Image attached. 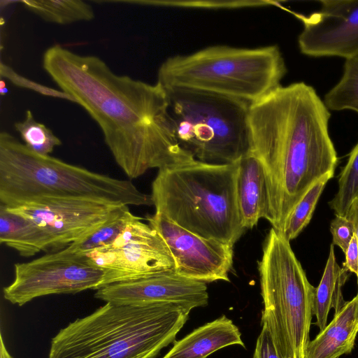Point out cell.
Segmentation results:
<instances>
[{
  "label": "cell",
  "instance_id": "obj_1",
  "mask_svg": "<svg viewBox=\"0 0 358 358\" xmlns=\"http://www.w3.org/2000/svg\"><path fill=\"white\" fill-rule=\"evenodd\" d=\"M43 66L96 122L115 162L129 179L194 158L177 140L166 92L158 83L117 75L99 57L59 45L45 52Z\"/></svg>",
  "mask_w": 358,
  "mask_h": 358
},
{
  "label": "cell",
  "instance_id": "obj_2",
  "mask_svg": "<svg viewBox=\"0 0 358 358\" xmlns=\"http://www.w3.org/2000/svg\"><path fill=\"white\" fill-rule=\"evenodd\" d=\"M330 116L315 89L303 82L281 85L250 105V151L267 173V220L280 232L308 190L334 176L338 157L328 130Z\"/></svg>",
  "mask_w": 358,
  "mask_h": 358
},
{
  "label": "cell",
  "instance_id": "obj_3",
  "mask_svg": "<svg viewBox=\"0 0 358 358\" xmlns=\"http://www.w3.org/2000/svg\"><path fill=\"white\" fill-rule=\"evenodd\" d=\"M192 310L176 303H106L52 338L48 358H155Z\"/></svg>",
  "mask_w": 358,
  "mask_h": 358
},
{
  "label": "cell",
  "instance_id": "obj_4",
  "mask_svg": "<svg viewBox=\"0 0 358 358\" xmlns=\"http://www.w3.org/2000/svg\"><path fill=\"white\" fill-rule=\"evenodd\" d=\"M238 162L196 159L158 170L152 183L155 213L205 238L234 245L245 229L236 199Z\"/></svg>",
  "mask_w": 358,
  "mask_h": 358
},
{
  "label": "cell",
  "instance_id": "obj_5",
  "mask_svg": "<svg viewBox=\"0 0 358 358\" xmlns=\"http://www.w3.org/2000/svg\"><path fill=\"white\" fill-rule=\"evenodd\" d=\"M42 197H77L115 205L151 206L150 194L121 180L41 155L0 134V204L16 208Z\"/></svg>",
  "mask_w": 358,
  "mask_h": 358
},
{
  "label": "cell",
  "instance_id": "obj_6",
  "mask_svg": "<svg viewBox=\"0 0 358 358\" xmlns=\"http://www.w3.org/2000/svg\"><path fill=\"white\" fill-rule=\"evenodd\" d=\"M287 72L277 45L256 48L213 45L167 58L157 82L227 96L253 103L281 86Z\"/></svg>",
  "mask_w": 358,
  "mask_h": 358
},
{
  "label": "cell",
  "instance_id": "obj_7",
  "mask_svg": "<svg viewBox=\"0 0 358 358\" xmlns=\"http://www.w3.org/2000/svg\"><path fill=\"white\" fill-rule=\"evenodd\" d=\"M164 89L177 140L196 159L232 164L250 150L251 103L196 90Z\"/></svg>",
  "mask_w": 358,
  "mask_h": 358
},
{
  "label": "cell",
  "instance_id": "obj_8",
  "mask_svg": "<svg viewBox=\"0 0 358 358\" xmlns=\"http://www.w3.org/2000/svg\"><path fill=\"white\" fill-rule=\"evenodd\" d=\"M264 308L261 324L267 326L282 358H304L310 343L315 287L282 232L271 228L259 264Z\"/></svg>",
  "mask_w": 358,
  "mask_h": 358
},
{
  "label": "cell",
  "instance_id": "obj_9",
  "mask_svg": "<svg viewBox=\"0 0 358 358\" xmlns=\"http://www.w3.org/2000/svg\"><path fill=\"white\" fill-rule=\"evenodd\" d=\"M141 220L137 216L131 220L110 245L80 256L103 271L100 288L175 270L174 259L164 240Z\"/></svg>",
  "mask_w": 358,
  "mask_h": 358
},
{
  "label": "cell",
  "instance_id": "obj_10",
  "mask_svg": "<svg viewBox=\"0 0 358 358\" xmlns=\"http://www.w3.org/2000/svg\"><path fill=\"white\" fill-rule=\"evenodd\" d=\"M103 271L82 257L59 252L14 264V279L3 289L5 299L22 306L34 299L50 294H76L100 288Z\"/></svg>",
  "mask_w": 358,
  "mask_h": 358
},
{
  "label": "cell",
  "instance_id": "obj_11",
  "mask_svg": "<svg viewBox=\"0 0 358 358\" xmlns=\"http://www.w3.org/2000/svg\"><path fill=\"white\" fill-rule=\"evenodd\" d=\"M121 206L85 198L42 197L8 208L39 225L57 252L92 233Z\"/></svg>",
  "mask_w": 358,
  "mask_h": 358
},
{
  "label": "cell",
  "instance_id": "obj_12",
  "mask_svg": "<svg viewBox=\"0 0 358 358\" xmlns=\"http://www.w3.org/2000/svg\"><path fill=\"white\" fill-rule=\"evenodd\" d=\"M146 220L166 243L177 273L206 283L230 281L234 245L201 237L158 213L148 215Z\"/></svg>",
  "mask_w": 358,
  "mask_h": 358
},
{
  "label": "cell",
  "instance_id": "obj_13",
  "mask_svg": "<svg viewBox=\"0 0 358 358\" xmlns=\"http://www.w3.org/2000/svg\"><path fill=\"white\" fill-rule=\"evenodd\" d=\"M308 16L296 14L303 29L298 38L301 52L308 56L348 59L358 54V0H323Z\"/></svg>",
  "mask_w": 358,
  "mask_h": 358
},
{
  "label": "cell",
  "instance_id": "obj_14",
  "mask_svg": "<svg viewBox=\"0 0 358 358\" xmlns=\"http://www.w3.org/2000/svg\"><path fill=\"white\" fill-rule=\"evenodd\" d=\"M95 298L119 305L176 303L190 310L206 306V283L165 271L138 279L114 283L96 290Z\"/></svg>",
  "mask_w": 358,
  "mask_h": 358
},
{
  "label": "cell",
  "instance_id": "obj_15",
  "mask_svg": "<svg viewBox=\"0 0 358 358\" xmlns=\"http://www.w3.org/2000/svg\"><path fill=\"white\" fill-rule=\"evenodd\" d=\"M238 207L245 229L255 227L259 219H268L269 194L266 169L250 150L238 162L236 176Z\"/></svg>",
  "mask_w": 358,
  "mask_h": 358
},
{
  "label": "cell",
  "instance_id": "obj_16",
  "mask_svg": "<svg viewBox=\"0 0 358 358\" xmlns=\"http://www.w3.org/2000/svg\"><path fill=\"white\" fill-rule=\"evenodd\" d=\"M234 345L245 348L238 327L222 315L175 341L162 358H206L222 348Z\"/></svg>",
  "mask_w": 358,
  "mask_h": 358
},
{
  "label": "cell",
  "instance_id": "obj_17",
  "mask_svg": "<svg viewBox=\"0 0 358 358\" xmlns=\"http://www.w3.org/2000/svg\"><path fill=\"white\" fill-rule=\"evenodd\" d=\"M358 334V292L308 343L304 358H339L352 350Z\"/></svg>",
  "mask_w": 358,
  "mask_h": 358
},
{
  "label": "cell",
  "instance_id": "obj_18",
  "mask_svg": "<svg viewBox=\"0 0 358 358\" xmlns=\"http://www.w3.org/2000/svg\"><path fill=\"white\" fill-rule=\"evenodd\" d=\"M0 243L29 257L51 250L47 233L32 220L0 204Z\"/></svg>",
  "mask_w": 358,
  "mask_h": 358
},
{
  "label": "cell",
  "instance_id": "obj_19",
  "mask_svg": "<svg viewBox=\"0 0 358 358\" xmlns=\"http://www.w3.org/2000/svg\"><path fill=\"white\" fill-rule=\"evenodd\" d=\"M350 276V272L341 267L336 262L334 245L330 251L319 285L315 287L313 297V315L315 316V324L320 331L327 324L331 309L337 313L347 303L343 299V287Z\"/></svg>",
  "mask_w": 358,
  "mask_h": 358
},
{
  "label": "cell",
  "instance_id": "obj_20",
  "mask_svg": "<svg viewBox=\"0 0 358 358\" xmlns=\"http://www.w3.org/2000/svg\"><path fill=\"white\" fill-rule=\"evenodd\" d=\"M137 216L131 213L128 206L122 205L104 224L92 233L57 252L66 256L80 257L87 252L108 245Z\"/></svg>",
  "mask_w": 358,
  "mask_h": 358
},
{
  "label": "cell",
  "instance_id": "obj_21",
  "mask_svg": "<svg viewBox=\"0 0 358 358\" xmlns=\"http://www.w3.org/2000/svg\"><path fill=\"white\" fill-rule=\"evenodd\" d=\"M29 11L46 22L67 24L90 21L94 17L92 7L80 0H22Z\"/></svg>",
  "mask_w": 358,
  "mask_h": 358
},
{
  "label": "cell",
  "instance_id": "obj_22",
  "mask_svg": "<svg viewBox=\"0 0 358 358\" xmlns=\"http://www.w3.org/2000/svg\"><path fill=\"white\" fill-rule=\"evenodd\" d=\"M324 103L331 110L358 113V54L346 59L343 76L326 94Z\"/></svg>",
  "mask_w": 358,
  "mask_h": 358
},
{
  "label": "cell",
  "instance_id": "obj_23",
  "mask_svg": "<svg viewBox=\"0 0 358 358\" xmlns=\"http://www.w3.org/2000/svg\"><path fill=\"white\" fill-rule=\"evenodd\" d=\"M331 178L333 177L328 176L317 181L294 206L287 219L282 231L288 241L290 242L296 238L308 224L319 198L327 182Z\"/></svg>",
  "mask_w": 358,
  "mask_h": 358
},
{
  "label": "cell",
  "instance_id": "obj_24",
  "mask_svg": "<svg viewBox=\"0 0 358 358\" xmlns=\"http://www.w3.org/2000/svg\"><path fill=\"white\" fill-rule=\"evenodd\" d=\"M338 191L329 205L336 215L345 216L352 201L358 196V143L338 176Z\"/></svg>",
  "mask_w": 358,
  "mask_h": 358
},
{
  "label": "cell",
  "instance_id": "obj_25",
  "mask_svg": "<svg viewBox=\"0 0 358 358\" xmlns=\"http://www.w3.org/2000/svg\"><path fill=\"white\" fill-rule=\"evenodd\" d=\"M15 128L19 132L24 145L41 155H50L55 147L62 143L50 129L35 120L29 110L26 111L23 121L15 124Z\"/></svg>",
  "mask_w": 358,
  "mask_h": 358
},
{
  "label": "cell",
  "instance_id": "obj_26",
  "mask_svg": "<svg viewBox=\"0 0 358 358\" xmlns=\"http://www.w3.org/2000/svg\"><path fill=\"white\" fill-rule=\"evenodd\" d=\"M0 75L1 78H5L15 86L29 89L45 96L66 99L76 103V100L65 92L32 81L18 74L11 67L2 62L0 64Z\"/></svg>",
  "mask_w": 358,
  "mask_h": 358
},
{
  "label": "cell",
  "instance_id": "obj_27",
  "mask_svg": "<svg viewBox=\"0 0 358 358\" xmlns=\"http://www.w3.org/2000/svg\"><path fill=\"white\" fill-rule=\"evenodd\" d=\"M332 244L339 247L345 253L350 241L355 235L352 222L345 216L336 215L330 224Z\"/></svg>",
  "mask_w": 358,
  "mask_h": 358
},
{
  "label": "cell",
  "instance_id": "obj_28",
  "mask_svg": "<svg viewBox=\"0 0 358 358\" xmlns=\"http://www.w3.org/2000/svg\"><path fill=\"white\" fill-rule=\"evenodd\" d=\"M252 358H282L279 353L267 326L262 325Z\"/></svg>",
  "mask_w": 358,
  "mask_h": 358
},
{
  "label": "cell",
  "instance_id": "obj_29",
  "mask_svg": "<svg viewBox=\"0 0 358 358\" xmlns=\"http://www.w3.org/2000/svg\"><path fill=\"white\" fill-rule=\"evenodd\" d=\"M345 259L343 267L350 273L358 275V241L355 234L350 241L345 252Z\"/></svg>",
  "mask_w": 358,
  "mask_h": 358
},
{
  "label": "cell",
  "instance_id": "obj_30",
  "mask_svg": "<svg viewBox=\"0 0 358 358\" xmlns=\"http://www.w3.org/2000/svg\"><path fill=\"white\" fill-rule=\"evenodd\" d=\"M345 217L353 224L355 234L358 241V196L352 201ZM357 282L358 286V275H357Z\"/></svg>",
  "mask_w": 358,
  "mask_h": 358
},
{
  "label": "cell",
  "instance_id": "obj_31",
  "mask_svg": "<svg viewBox=\"0 0 358 358\" xmlns=\"http://www.w3.org/2000/svg\"><path fill=\"white\" fill-rule=\"evenodd\" d=\"M0 358H13L6 348L1 334L0 335Z\"/></svg>",
  "mask_w": 358,
  "mask_h": 358
}]
</instances>
